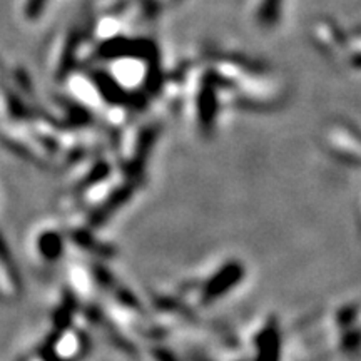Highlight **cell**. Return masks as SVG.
<instances>
[{
  "label": "cell",
  "instance_id": "1",
  "mask_svg": "<svg viewBox=\"0 0 361 361\" xmlns=\"http://www.w3.org/2000/svg\"><path fill=\"white\" fill-rule=\"evenodd\" d=\"M39 247L45 258L56 259L59 256V252H61V238H59L57 234H52V233L44 234V236L40 238Z\"/></svg>",
  "mask_w": 361,
  "mask_h": 361
},
{
  "label": "cell",
  "instance_id": "2",
  "mask_svg": "<svg viewBox=\"0 0 361 361\" xmlns=\"http://www.w3.org/2000/svg\"><path fill=\"white\" fill-rule=\"evenodd\" d=\"M45 2H47V0H29V6H27V8H25V12H27L25 16L27 17L39 16V12L42 11Z\"/></svg>",
  "mask_w": 361,
  "mask_h": 361
}]
</instances>
